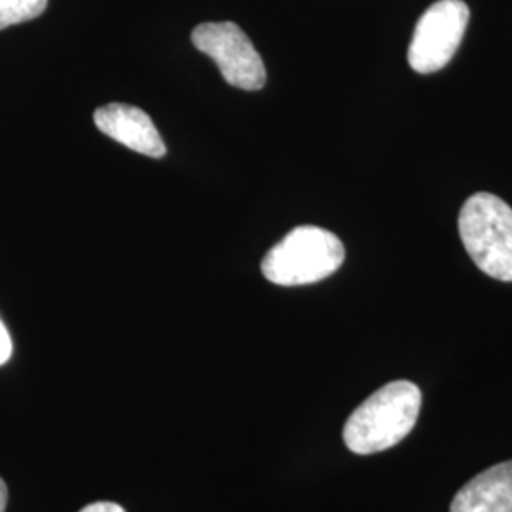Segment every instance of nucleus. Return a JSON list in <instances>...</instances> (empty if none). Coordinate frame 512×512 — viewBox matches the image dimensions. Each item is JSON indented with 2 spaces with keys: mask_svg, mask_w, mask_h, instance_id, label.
<instances>
[{
  "mask_svg": "<svg viewBox=\"0 0 512 512\" xmlns=\"http://www.w3.org/2000/svg\"><path fill=\"white\" fill-rule=\"evenodd\" d=\"M420 410L418 385L406 380L391 382L353 410L344 427V442L359 456L389 450L410 435Z\"/></svg>",
  "mask_w": 512,
  "mask_h": 512,
  "instance_id": "1",
  "label": "nucleus"
},
{
  "mask_svg": "<svg viewBox=\"0 0 512 512\" xmlns=\"http://www.w3.org/2000/svg\"><path fill=\"white\" fill-rule=\"evenodd\" d=\"M344 243L319 226H298L262 260V274L281 287L311 285L327 279L344 264Z\"/></svg>",
  "mask_w": 512,
  "mask_h": 512,
  "instance_id": "2",
  "label": "nucleus"
},
{
  "mask_svg": "<svg viewBox=\"0 0 512 512\" xmlns=\"http://www.w3.org/2000/svg\"><path fill=\"white\" fill-rule=\"evenodd\" d=\"M459 236L480 272L511 283V205L490 192L471 196L459 213Z\"/></svg>",
  "mask_w": 512,
  "mask_h": 512,
  "instance_id": "3",
  "label": "nucleus"
},
{
  "mask_svg": "<svg viewBox=\"0 0 512 512\" xmlns=\"http://www.w3.org/2000/svg\"><path fill=\"white\" fill-rule=\"evenodd\" d=\"M194 46L209 55L224 80L245 92L262 90L266 84V67L253 42L232 21L202 23L192 33Z\"/></svg>",
  "mask_w": 512,
  "mask_h": 512,
  "instance_id": "4",
  "label": "nucleus"
},
{
  "mask_svg": "<svg viewBox=\"0 0 512 512\" xmlns=\"http://www.w3.org/2000/svg\"><path fill=\"white\" fill-rule=\"evenodd\" d=\"M469 25L463 0H439L421 16L408 48V63L420 74L437 73L458 52Z\"/></svg>",
  "mask_w": 512,
  "mask_h": 512,
  "instance_id": "5",
  "label": "nucleus"
},
{
  "mask_svg": "<svg viewBox=\"0 0 512 512\" xmlns=\"http://www.w3.org/2000/svg\"><path fill=\"white\" fill-rule=\"evenodd\" d=\"M93 122L99 131L124 147L150 158L165 156L164 139L145 110L124 103H110L95 110Z\"/></svg>",
  "mask_w": 512,
  "mask_h": 512,
  "instance_id": "6",
  "label": "nucleus"
},
{
  "mask_svg": "<svg viewBox=\"0 0 512 512\" xmlns=\"http://www.w3.org/2000/svg\"><path fill=\"white\" fill-rule=\"evenodd\" d=\"M450 512H512V459L469 480L454 497Z\"/></svg>",
  "mask_w": 512,
  "mask_h": 512,
  "instance_id": "7",
  "label": "nucleus"
},
{
  "mask_svg": "<svg viewBox=\"0 0 512 512\" xmlns=\"http://www.w3.org/2000/svg\"><path fill=\"white\" fill-rule=\"evenodd\" d=\"M48 0H0V31L44 14Z\"/></svg>",
  "mask_w": 512,
  "mask_h": 512,
  "instance_id": "8",
  "label": "nucleus"
},
{
  "mask_svg": "<svg viewBox=\"0 0 512 512\" xmlns=\"http://www.w3.org/2000/svg\"><path fill=\"white\" fill-rule=\"evenodd\" d=\"M12 357V338L0 319V366L6 365Z\"/></svg>",
  "mask_w": 512,
  "mask_h": 512,
  "instance_id": "9",
  "label": "nucleus"
},
{
  "mask_svg": "<svg viewBox=\"0 0 512 512\" xmlns=\"http://www.w3.org/2000/svg\"><path fill=\"white\" fill-rule=\"evenodd\" d=\"M80 512H126L124 507H120L118 503H112V501H97L92 503L88 507H84Z\"/></svg>",
  "mask_w": 512,
  "mask_h": 512,
  "instance_id": "10",
  "label": "nucleus"
},
{
  "mask_svg": "<svg viewBox=\"0 0 512 512\" xmlns=\"http://www.w3.org/2000/svg\"><path fill=\"white\" fill-rule=\"evenodd\" d=\"M6 505H8V488L0 478V512L6 511Z\"/></svg>",
  "mask_w": 512,
  "mask_h": 512,
  "instance_id": "11",
  "label": "nucleus"
}]
</instances>
